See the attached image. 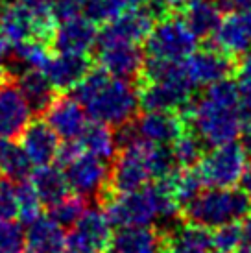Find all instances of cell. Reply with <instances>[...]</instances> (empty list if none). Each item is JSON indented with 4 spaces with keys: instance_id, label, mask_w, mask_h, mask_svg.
Listing matches in <instances>:
<instances>
[{
    "instance_id": "6da1fadb",
    "label": "cell",
    "mask_w": 251,
    "mask_h": 253,
    "mask_svg": "<svg viewBox=\"0 0 251 253\" xmlns=\"http://www.w3.org/2000/svg\"><path fill=\"white\" fill-rule=\"evenodd\" d=\"M190 131L209 146L237 141L244 131L242 100L233 82H218L190 106L188 111Z\"/></svg>"
},
{
    "instance_id": "7a4b0ae2",
    "label": "cell",
    "mask_w": 251,
    "mask_h": 253,
    "mask_svg": "<svg viewBox=\"0 0 251 253\" xmlns=\"http://www.w3.org/2000/svg\"><path fill=\"white\" fill-rule=\"evenodd\" d=\"M72 91L89 119L113 127L131 122L140 106L139 92L129 80L113 76L104 69L89 71Z\"/></svg>"
},
{
    "instance_id": "3957f363",
    "label": "cell",
    "mask_w": 251,
    "mask_h": 253,
    "mask_svg": "<svg viewBox=\"0 0 251 253\" xmlns=\"http://www.w3.org/2000/svg\"><path fill=\"white\" fill-rule=\"evenodd\" d=\"M100 202L104 204L105 216L117 227L154 225L157 220H168L179 211V204L165 179L127 192L105 189Z\"/></svg>"
},
{
    "instance_id": "277c9868",
    "label": "cell",
    "mask_w": 251,
    "mask_h": 253,
    "mask_svg": "<svg viewBox=\"0 0 251 253\" xmlns=\"http://www.w3.org/2000/svg\"><path fill=\"white\" fill-rule=\"evenodd\" d=\"M177 169L170 148L131 141L122 144L115 155V165L109 170L107 190L127 192L146 187L150 183L168 177Z\"/></svg>"
},
{
    "instance_id": "5b68a950",
    "label": "cell",
    "mask_w": 251,
    "mask_h": 253,
    "mask_svg": "<svg viewBox=\"0 0 251 253\" xmlns=\"http://www.w3.org/2000/svg\"><path fill=\"white\" fill-rule=\"evenodd\" d=\"M251 211V200L242 190L233 187H209L200 190L192 200L183 205V220L190 227L218 229L222 225L237 224Z\"/></svg>"
},
{
    "instance_id": "8992f818",
    "label": "cell",
    "mask_w": 251,
    "mask_h": 253,
    "mask_svg": "<svg viewBox=\"0 0 251 253\" xmlns=\"http://www.w3.org/2000/svg\"><path fill=\"white\" fill-rule=\"evenodd\" d=\"M198 39L183 17L163 15L161 21L154 24L152 32L146 37V59L165 61V63H181L196 48Z\"/></svg>"
},
{
    "instance_id": "52a82bcc",
    "label": "cell",
    "mask_w": 251,
    "mask_h": 253,
    "mask_svg": "<svg viewBox=\"0 0 251 253\" xmlns=\"http://www.w3.org/2000/svg\"><path fill=\"white\" fill-rule=\"evenodd\" d=\"M57 22L52 13H35L15 2H0V34L15 46L19 42L37 39L48 42L56 32Z\"/></svg>"
},
{
    "instance_id": "ba28073f",
    "label": "cell",
    "mask_w": 251,
    "mask_h": 253,
    "mask_svg": "<svg viewBox=\"0 0 251 253\" xmlns=\"http://www.w3.org/2000/svg\"><path fill=\"white\" fill-rule=\"evenodd\" d=\"M248 150L237 141L212 146L210 152L202 155L198 172L207 187H235L242 181L248 167Z\"/></svg>"
},
{
    "instance_id": "9c48e42d",
    "label": "cell",
    "mask_w": 251,
    "mask_h": 253,
    "mask_svg": "<svg viewBox=\"0 0 251 253\" xmlns=\"http://www.w3.org/2000/svg\"><path fill=\"white\" fill-rule=\"evenodd\" d=\"M187 129V122L175 113L146 111L137 120L120 126L117 139L122 144L131 141H144L157 146H170Z\"/></svg>"
},
{
    "instance_id": "30bf717a",
    "label": "cell",
    "mask_w": 251,
    "mask_h": 253,
    "mask_svg": "<svg viewBox=\"0 0 251 253\" xmlns=\"http://www.w3.org/2000/svg\"><path fill=\"white\" fill-rule=\"evenodd\" d=\"M111 239V222L104 209L87 207L67 235V248L74 253H107Z\"/></svg>"
},
{
    "instance_id": "8fae6325",
    "label": "cell",
    "mask_w": 251,
    "mask_h": 253,
    "mask_svg": "<svg viewBox=\"0 0 251 253\" xmlns=\"http://www.w3.org/2000/svg\"><path fill=\"white\" fill-rule=\"evenodd\" d=\"M61 169L67 176L70 190L84 198H100L109 185V167L105 159L87 152H82Z\"/></svg>"
},
{
    "instance_id": "7c38bea8",
    "label": "cell",
    "mask_w": 251,
    "mask_h": 253,
    "mask_svg": "<svg viewBox=\"0 0 251 253\" xmlns=\"http://www.w3.org/2000/svg\"><path fill=\"white\" fill-rule=\"evenodd\" d=\"M96 61L100 69L122 80L140 78L144 69V52L135 42L98 41Z\"/></svg>"
},
{
    "instance_id": "4fadbf2b",
    "label": "cell",
    "mask_w": 251,
    "mask_h": 253,
    "mask_svg": "<svg viewBox=\"0 0 251 253\" xmlns=\"http://www.w3.org/2000/svg\"><path fill=\"white\" fill-rule=\"evenodd\" d=\"M183 71L187 74L190 85L198 87H209L218 82L227 80L231 72L235 71V65L231 56L220 48H196L190 56L183 61Z\"/></svg>"
},
{
    "instance_id": "5bb4252c",
    "label": "cell",
    "mask_w": 251,
    "mask_h": 253,
    "mask_svg": "<svg viewBox=\"0 0 251 253\" xmlns=\"http://www.w3.org/2000/svg\"><path fill=\"white\" fill-rule=\"evenodd\" d=\"M32 107L26 102L13 76L0 84V139H17L32 119Z\"/></svg>"
},
{
    "instance_id": "9a60e30c",
    "label": "cell",
    "mask_w": 251,
    "mask_h": 253,
    "mask_svg": "<svg viewBox=\"0 0 251 253\" xmlns=\"http://www.w3.org/2000/svg\"><path fill=\"white\" fill-rule=\"evenodd\" d=\"M154 24L155 17L152 9L131 7L117 15L109 22H105L104 28L98 32V41H124L139 44L146 41Z\"/></svg>"
},
{
    "instance_id": "2e32d148",
    "label": "cell",
    "mask_w": 251,
    "mask_h": 253,
    "mask_svg": "<svg viewBox=\"0 0 251 253\" xmlns=\"http://www.w3.org/2000/svg\"><path fill=\"white\" fill-rule=\"evenodd\" d=\"M98 41L96 22L84 15L63 21L56 26L50 41V48L67 54H89Z\"/></svg>"
},
{
    "instance_id": "e0dca14e",
    "label": "cell",
    "mask_w": 251,
    "mask_h": 253,
    "mask_svg": "<svg viewBox=\"0 0 251 253\" xmlns=\"http://www.w3.org/2000/svg\"><path fill=\"white\" fill-rule=\"evenodd\" d=\"M44 120L63 141L78 139L85 129V126L89 124L87 113L76 100V96H69L65 92H59L56 100L44 111Z\"/></svg>"
},
{
    "instance_id": "ac0fdd59",
    "label": "cell",
    "mask_w": 251,
    "mask_h": 253,
    "mask_svg": "<svg viewBox=\"0 0 251 253\" xmlns=\"http://www.w3.org/2000/svg\"><path fill=\"white\" fill-rule=\"evenodd\" d=\"M216 48L231 57H240L251 52V7L237 9L223 17L214 32Z\"/></svg>"
},
{
    "instance_id": "d6986e66",
    "label": "cell",
    "mask_w": 251,
    "mask_h": 253,
    "mask_svg": "<svg viewBox=\"0 0 251 253\" xmlns=\"http://www.w3.org/2000/svg\"><path fill=\"white\" fill-rule=\"evenodd\" d=\"M89 71H91V59L87 57V54H67V52H57L56 56H50L42 67V72L46 74L57 92L72 91L87 76Z\"/></svg>"
},
{
    "instance_id": "ffe728a7",
    "label": "cell",
    "mask_w": 251,
    "mask_h": 253,
    "mask_svg": "<svg viewBox=\"0 0 251 253\" xmlns=\"http://www.w3.org/2000/svg\"><path fill=\"white\" fill-rule=\"evenodd\" d=\"M22 148L30 157L32 165L42 167L52 165L57 159L59 152V135L52 129L44 119H37L30 122L26 129L22 131Z\"/></svg>"
},
{
    "instance_id": "44dd1931",
    "label": "cell",
    "mask_w": 251,
    "mask_h": 253,
    "mask_svg": "<svg viewBox=\"0 0 251 253\" xmlns=\"http://www.w3.org/2000/svg\"><path fill=\"white\" fill-rule=\"evenodd\" d=\"M167 239L152 225L119 227L107 253H163Z\"/></svg>"
},
{
    "instance_id": "7402d4cb",
    "label": "cell",
    "mask_w": 251,
    "mask_h": 253,
    "mask_svg": "<svg viewBox=\"0 0 251 253\" xmlns=\"http://www.w3.org/2000/svg\"><path fill=\"white\" fill-rule=\"evenodd\" d=\"M15 78L19 89L35 115H42L59 94L41 69H22L19 76Z\"/></svg>"
},
{
    "instance_id": "603a6c76",
    "label": "cell",
    "mask_w": 251,
    "mask_h": 253,
    "mask_svg": "<svg viewBox=\"0 0 251 253\" xmlns=\"http://www.w3.org/2000/svg\"><path fill=\"white\" fill-rule=\"evenodd\" d=\"M183 21L198 37L214 36L222 22V7L214 0H188L179 9Z\"/></svg>"
},
{
    "instance_id": "cb8c5ba5",
    "label": "cell",
    "mask_w": 251,
    "mask_h": 253,
    "mask_svg": "<svg viewBox=\"0 0 251 253\" xmlns=\"http://www.w3.org/2000/svg\"><path fill=\"white\" fill-rule=\"evenodd\" d=\"M26 246L41 253H61L67 248L65 227L50 216H39L28 224L26 229Z\"/></svg>"
},
{
    "instance_id": "d4e9b609",
    "label": "cell",
    "mask_w": 251,
    "mask_h": 253,
    "mask_svg": "<svg viewBox=\"0 0 251 253\" xmlns=\"http://www.w3.org/2000/svg\"><path fill=\"white\" fill-rule=\"evenodd\" d=\"M32 185L35 187L37 194L44 205H54L59 200L70 194V187L67 181V176L63 169L52 167V165H42L32 172Z\"/></svg>"
},
{
    "instance_id": "484cf974",
    "label": "cell",
    "mask_w": 251,
    "mask_h": 253,
    "mask_svg": "<svg viewBox=\"0 0 251 253\" xmlns=\"http://www.w3.org/2000/svg\"><path fill=\"white\" fill-rule=\"evenodd\" d=\"M78 141L84 148V152L92 154L100 159H113L119 152V139L111 131V126L102 124V122H89Z\"/></svg>"
},
{
    "instance_id": "4316f807",
    "label": "cell",
    "mask_w": 251,
    "mask_h": 253,
    "mask_svg": "<svg viewBox=\"0 0 251 253\" xmlns=\"http://www.w3.org/2000/svg\"><path fill=\"white\" fill-rule=\"evenodd\" d=\"M32 172V161L22 144L19 146L13 139H0V176L11 181L26 179Z\"/></svg>"
},
{
    "instance_id": "83f0119b",
    "label": "cell",
    "mask_w": 251,
    "mask_h": 253,
    "mask_svg": "<svg viewBox=\"0 0 251 253\" xmlns=\"http://www.w3.org/2000/svg\"><path fill=\"white\" fill-rule=\"evenodd\" d=\"M163 253H216V250L212 248L210 235L198 227H188L172 239H167Z\"/></svg>"
},
{
    "instance_id": "f1b7e54d",
    "label": "cell",
    "mask_w": 251,
    "mask_h": 253,
    "mask_svg": "<svg viewBox=\"0 0 251 253\" xmlns=\"http://www.w3.org/2000/svg\"><path fill=\"white\" fill-rule=\"evenodd\" d=\"M50 44L44 41H37V39H30V41L19 42L13 46V59L15 63L22 69H41L44 63L48 61Z\"/></svg>"
},
{
    "instance_id": "f546056e",
    "label": "cell",
    "mask_w": 251,
    "mask_h": 253,
    "mask_svg": "<svg viewBox=\"0 0 251 253\" xmlns=\"http://www.w3.org/2000/svg\"><path fill=\"white\" fill-rule=\"evenodd\" d=\"M203 142L196 137L192 131H185L170 144V152L174 157L177 169H190L192 165H198L203 155Z\"/></svg>"
},
{
    "instance_id": "4dcf8cb0",
    "label": "cell",
    "mask_w": 251,
    "mask_h": 253,
    "mask_svg": "<svg viewBox=\"0 0 251 253\" xmlns=\"http://www.w3.org/2000/svg\"><path fill=\"white\" fill-rule=\"evenodd\" d=\"M85 211H87V198L74 192V194H69L63 200H59L57 204L50 205L48 216L63 227H72Z\"/></svg>"
},
{
    "instance_id": "1f68e13d",
    "label": "cell",
    "mask_w": 251,
    "mask_h": 253,
    "mask_svg": "<svg viewBox=\"0 0 251 253\" xmlns=\"http://www.w3.org/2000/svg\"><path fill=\"white\" fill-rule=\"evenodd\" d=\"M17 200H19V218L26 225L41 216L42 202L28 177L17 181Z\"/></svg>"
},
{
    "instance_id": "d6a6232c",
    "label": "cell",
    "mask_w": 251,
    "mask_h": 253,
    "mask_svg": "<svg viewBox=\"0 0 251 253\" xmlns=\"http://www.w3.org/2000/svg\"><path fill=\"white\" fill-rule=\"evenodd\" d=\"M26 233L15 220L0 218V253H21Z\"/></svg>"
},
{
    "instance_id": "836d02e7",
    "label": "cell",
    "mask_w": 251,
    "mask_h": 253,
    "mask_svg": "<svg viewBox=\"0 0 251 253\" xmlns=\"http://www.w3.org/2000/svg\"><path fill=\"white\" fill-rule=\"evenodd\" d=\"M212 248L218 252H235L242 248V231L238 224H227L218 229H212L210 235Z\"/></svg>"
},
{
    "instance_id": "e575fe53",
    "label": "cell",
    "mask_w": 251,
    "mask_h": 253,
    "mask_svg": "<svg viewBox=\"0 0 251 253\" xmlns=\"http://www.w3.org/2000/svg\"><path fill=\"white\" fill-rule=\"evenodd\" d=\"M240 57L242 59L235 67V74H237L235 84H237L240 100H242V113H246L251 109V52Z\"/></svg>"
},
{
    "instance_id": "d590c367",
    "label": "cell",
    "mask_w": 251,
    "mask_h": 253,
    "mask_svg": "<svg viewBox=\"0 0 251 253\" xmlns=\"http://www.w3.org/2000/svg\"><path fill=\"white\" fill-rule=\"evenodd\" d=\"M0 218L15 220L19 218V200H17V181L0 177Z\"/></svg>"
},
{
    "instance_id": "8d00e7d4",
    "label": "cell",
    "mask_w": 251,
    "mask_h": 253,
    "mask_svg": "<svg viewBox=\"0 0 251 253\" xmlns=\"http://www.w3.org/2000/svg\"><path fill=\"white\" fill-rule=\"evenodd\" d=\"M15 4H21V6L28 7L35 13H52V6L56 0H9Z\"/></svg>"
},
{
    "instance_id": "74e56055",
    "label": "cell",
    "mask_w": 251,
    "mask_h": 253,
    "mask_svg": "<svg viewBox=\"0 0 251 253\" xmlns=\"http://www.w3.org/2000/svg\"><path fill=\"white\" fill-rule=\"evenodd\" d=\"M242 231V250L246 253H251V211L244 216V224L240 225Z\"/></svg>"
},
{
    "instance_id": "f35d334b",
    "label": "cell",
    "mask_w": 251,
    "mask_h": 253,
    "mask_svg": "<svg viewBox=\"0 0 251 253\" xmlns=\"http://www.w3.org/2000/svg\"><path fill=\"white\" fill-rule=\"evenodd\" d=\"M242 187H244V192L248 194V198L251 200V161L248 163L244 176H242Z\"/></svg>"
},
{
    "instance_id": "ab89813d",
    "label": "cell",
    "mask_w": 251,
    "mask_h": 253,
    "mask_svg": "<svg viewBox=\"0 0 251 253\" xmlns=\"http://www.w3.org/2000/svg\"><path fill=\"white\" fill-rule=\"evenodd\" d=\"M9 50H11V44L6 41V37L0 34V63H6V57L9 56Z\"/></svg>"
},
{
    "instance_id": "60d3db41",
    "label": "cell",
    "mask_w": 251,
    "mask_h": 253,
    "mask_svg": "<svg viewBox=\"0 0 251 253\" xmlns=\"http://www.w3.org/2000/svg\"><path fill=\"white\" fill-rule=\"evenodd\" d=\"M231 6H235L237 9H244V7H251V0H227Z\"/></svg>"
},
{
    "instance_id": "b9f144b4",
    "label": "cell",
    "mask_w": 251,
    "mask_h": 253,
    "mask_svg": "<svg viewBox=\"0 0 251 253\" xmlns=\"http://www.w3.org/2000/svg\"><path fill=\"white\" fill-rule=\"evenodd\" d=\"M7 78H11V72L6 69V65L0 63V82H4V80H7Z\"/></svg>"
},
{
    "instance_id": "7bdbcfd3",
    "label": "cell",
    "mask_w": 251,
    "mask_h": 253,
    "mask_svg": "<svg viewBox=\"0 0 251 253\" xmlns=\"http://www.w3.org/2000/svg\"><path fill=\"white\" fill-rule=\"evenodd\" d=\"M21 253H41V252H37V250H34V248H30V246H24L21 250Z\"/></svg>"
},
{
    "instance_id": "ee69618b",
    "label": "cell",
    "mask_w": 251,
    "mask_h": 253,
    "mask_svg": "<svg viewBox=\"0 0 251 253\" xmlns=\"http://www.w3.org/2000/svg\"><path fill=\"white\" fill-rule=\"evenodd\" d=\"M150 2H154V0H150Z\"/></svg>"
},
{
    "instance_id": "f6af8a7d",
    "label": "cell",
    "mask_w": 251,
    "mask_h": 253,
    "mask_svg": "<svg viewBox=\"0 0 251 253\" xmlns=\"http://www.w3.org/2000/svg\"><path fill=\"white\" fill-rule=\"evenodd\" d=\"M0 84H2V82H0Z\"/></svg>"
}]
</instances>
